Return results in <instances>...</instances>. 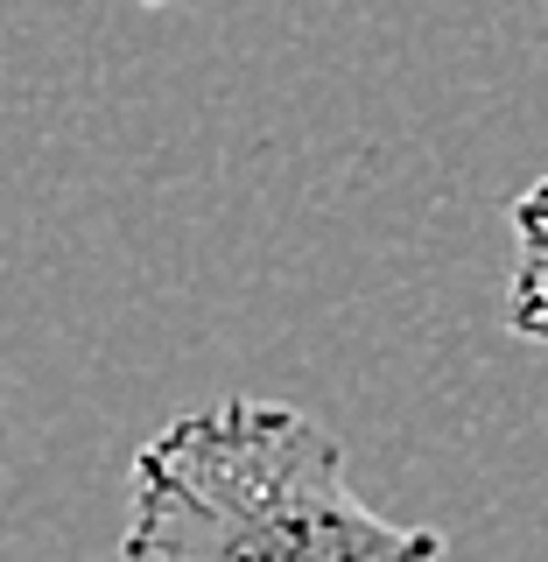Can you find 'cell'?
<instances>
[{
	"label": "cell",
	"instance_id": "6da1fadb",
	"mask_svg": "<svg viewBox=\"0 0 548 562\" xmlns=\"http://www.w3.org/2000/svg\"><path fill=\"white\" fill-rule=\"evenodd\" d=\"M120 562H444V535L373 514L316 415L233 394L134 450Z\"/></svg>",
	"mask_w": 548,
	"mask_h": 562
},
{
	"label": "cell",
	"instance_id": "7a4b0ae2",
	"mask_svg": "<svg viewBox=\"0 0 548 562\" xmlns=\"http://www.w3.org/2000/svg\"><path fill=\"white\" fill-rule=\"evenodd\" d=\"M506 330L548 345V176L514 198V274H506Z\"/></svg>",
	"mask_w": 548,
	"mask_h": 562
},
{
	"label": "cell",
	"instance_id": "3957f363",
	"mask_svg": "<svg viewBox=\"0 0 548 562\" xmlns=\"http://www.w3.org/2000/svg\"><path fill=\"white\" fill-rule=\"evenodd\" d=\"M141 8H169V0H141Z\"/></svg>",
	"mask_w": 548,
	"mask_h": 562
}]
</instances>
